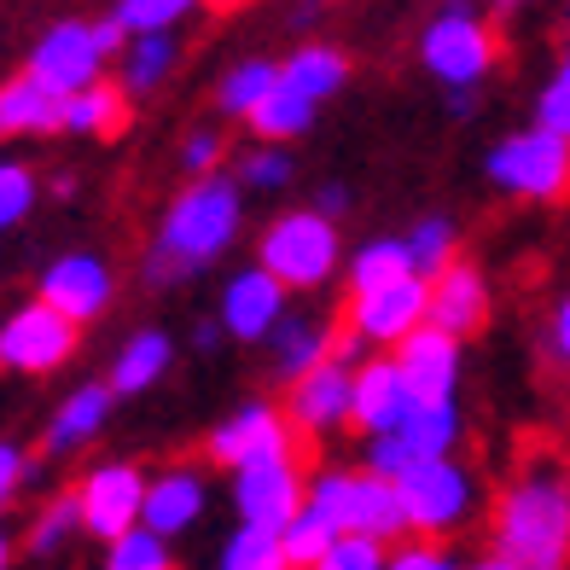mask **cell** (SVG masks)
Instances as JSON below:
<instances>
[{
    "mask_svg": "<svg viewBox=\"0 0 570 570\" xmlns=\"http://www.w3.org/2000/svg\"><path fill=\"white\" fill-rule=\"evenodd\" d=\"M489 553L512 570H564L570 559V483L564 460L535 449L489 512Z\"/></svg>",
    "mask_w": 570,
    "mask_h": 570,
    "instance_id": "obj_1",
    "label": "cell"
},
{
    "mask_svg": "<svg viewBox=\"0 0 570 570\" xmlns=\"http://www.w3.org/2000/svg\"><path fill=\"white\" fill-rule=\"evenodd\" d=\"M23 76H30L41 94H53L59 106H65V99H76L82 88H94L99 76H106V59L94 53L88 18L47 23V30L36 36V47H30V59H23Z\"/></svg>",
    "mask_w": 570,
    "mask_h": 570,
    "instance_id": "obj_11",
    "label": "cell"
},
{
    "mask_svg": "<svg viewBox=\"0 0 570 570\" xmlns=\"http://www.w3.org/2000/svg\"><path fill=\"white\" fill-rule=\"evenodd\" d=\"M344 263V239L338 222H326L315 210H285L263 227L256 239V268H263L285 297L292 292H321Z\"/></svg>",
    "mask_w": 570,
    "mask_h": 570,
    "instance_id": "obj_4",
    "label": "cell"
},
{
    "mask_svg": "<svg viewBox=\"0 0 570 570\" xmlns=\"http://www.w3.org/2000/svg\"><path fill=\"white\" fill-rule=\"evenodd\" d=\"M449 117H478V94H449Z\"/></svg>",
    "mask_w": 570,
    "mask_h": 570,
    "instance_id": "obj_48",
    "label": "cell"
},
{
    "mask_svg": "<svg viewBox=\"0 0 570 570\" xmlns=\"http://www.w3.org/2000/svg\"><path fill=\"white\" fill-rule=\"evenodd\" d=\"M530 128H541V135H553V140H570V65H559L548 82H541Z\"/></svg>",
    "mask_w": 570,
    "mask_h": 570,
    "instance_id": "obj_40",
    "label": "cell"
},
{
    "mask_svg": "<svg viewBox=\"0 0 570 570\" xmlns=\"http://www.w3.org/2000/svg\"><path fill=\"white\" fill-rule=\"evenodd\" d=\"M245 122H250V135L263 140V146H279V151H285L292 140H303L308 128H315V106H308L303 94H292L285 82H274V94H268Z\"/></svg>",
    "mask_w": 570,
    "mask_h": 570,
    "instance_id": "obj_29",
    "label": "cell"
},
{
    "mask_svg": "<svg viewBox=\"0 0 570 570\" xmlns=\"http://www.w3.org/2000/svg\"><path fill=\"white\" fill-rule=\"evenodd\" d=\"M391 361H396V379L413 402H454V391H460V344L454 338L420 326L391 350Z\"/></svg>",
    "mask_w": 570,
    "mask_h": 570,
    "instance_id": "obj_18",
    "label": "cell"
},
{
    "mask_svg": "<svg viewBox=\"0 0 570 570\" xmlns=\"http://www.w3.org/2000/svg\"><path fill=\"white\" fill-rule=\"evenodd\" d=\"M0 570H12V535L0 530Z\"/></svg>",
    "mask_w": 570,
    "mask_h": 570,
    "instance_id": "obj_52",
    "label": "cell"
},
{
    "mask_svg": "<svg viewBox=\"0 0 570 570\" xmlns=\"http://www.w3.org/2000/svg\"><path fill=\"white\" fill-rule=\"evenodd\" d=\"M292 308V297L263 274V268H233V279L222 285V308H216V326L227 332L233 344H263L268 332L279 326V315Z\"/></svg>",
    "mask_w": 570,
    "mask_h": 570,
    "instance_id": "obj_17",
    "label": "cell"
},
{
    "mask_svg": "<svg viewBox=\"0 0 570 570\" xmlns=\"http://www.w3.org/2000/svg\"><path fill=\"white\" fill-rule=\"evenodd\" d=\"M460 570H512V564H501L495 553H483V559H472V564H460Z\"/></svg>",
    "mask_w": 570,
    "mask_h": 570,
    "instance_id": "obj_51",
    "label": "cell"
},
{
    "mask_svg": "<svg viewBox=\"0 0 570 570\" xmlns=\"http://www.w3.org/2000/svg\"><path fill=\"white\" fill-rule=\"evenodd\" d=\"M292 175H297V158H292V151H279V146H250V151H239L233 187H239V193H279V187H292Z\"/></svg>",
    "mask_w": 570,
    "mask_h": 570,
    "instance_id": "obj_34",
    "label": "cell"
},
{
    "mask_svg": "<svg viewBox=\"0 0 570 570\" xmlns=\"http://www.w3.org/2000/svg\"><path fill=\"white\" fill-rule=\"evenodd\" d=\"M407 391L396 379V361L391 355H367L361 367H350V425L361 431V443L367 436H391L407 413Z\"/></svg>",
    "mask_w": 570,
    "mask_h": 570,
    "instance_id": "obj_20",
    "label": "cell"
},
{
    "mask_svg": "<svg viewBox=\"0 0 570 570\" xmlns=\"http://www.w3.org/2000/svg\"><path fill=\"white\" fill-rule=\"evenodd\" d=\"M122 36H175L180 18H193L187 0H122V7L106 12Z\"/></svg>",
    "mask_w": 570,
    "mask_h": 570,
    "instance_id": "obj_35",
    "label": "cell"
},
{
    "mask_svg": "<svg viewBox=\"0 0 570 570\" xmlns=\"http://www.w3.org/2000/svg\"><path fill=\"white\" fill-rule=\"evenodd\" d=\"M279 420H285V431H292L297 443L350 425V367H338V361H321L315 373H303L297 384H285Z\"/></svg>",
    "mask_w": 570,
    "mask_h": 570,
    "instance_id": "obj_16",
    "label": "cell"
},
{
    "mask_svg": "<svg viewBox=\"0 0 570 570\" xmlns=\"http://www.w3.org/2000/svg\"><path fill=\"white\" fill-rule=\"evenodd\" d=\"M193 344H198V350H216V344H222V326H216V321H198Z\"/></svg>",
    "mask_w": 570,
    "mask_h": 570,
    "instance_id": "obj_49",
    "label": "cell"
},
{
    "mask_svg": "<svg viewBox=\"0 0 570 570\" xmlns=\"http://www.w3.org/2000/svg\"><path fill=\"white\" fill-rule=\"evenodd\" d=\"M396 501H402L413 541H449L478 507V478L460 460H420L396 483Z\"/></svg>",
    "mask_w": 570,
    "mask_h": 570,
    "instance_id": "obj_7",
    "label": "cell"
},
{
    "mask_svg": "<svg viewBox=\"0 0 570 570\" xmlns=\"http://www.w3.org/2000/svg\"><path fill=\"white\" fill-rule=\"evenodd\" d=\"M106 420H111V391H106V384H82V391H70L53 407V420H47V454L88 449L94 436L106 431Z\"/></svg>",
    "mask_w": 570,
    "mask_h": 570,
    "instance_id": "obj_24",
    "label": "cell"
},
{
    "mask_svg": "<svg viewBox=\"0 0 570 570\" xmlns=\"http://www.w3.org/2000/svg\"><path fill=\"white\" fill-rule=\"evenodd\" d=\"M222 158H227V140H222V128H216V122L187 128V140H180V169H187L193 180H198V175H216Z\"/></svg>",
    "mask_w": 570,
    "mask_h": 570,
    "instance_id": "obj_41",
    "label": "cell"
},
{
    "mask_svg": "<svg viewBox=\"0 0 570 570\" xmlns=\"http://www.w3.org/2000/svg\"><path fill=\"white\" fill-rule=\"evenodd\" d=\"M111 297H117V274H111L106 256H94V250H65L36 279V303L53 308V315L70 321L76 332L106 315Z\"/></svg>",
    "mask_w": 570,
    "mask_h": 570,
    "instance_id": "obj_12",
    "label": "cell"
},
{
    "mask_svg": "<svg viewBox=\"0 0 570 570\" xmlns=\"http://www.w3.org/2000/svg\"><path fill=\"white\" fill-rule=\"evenodd\" d=\"M285 443H297V436L285 431L279 407L274 402H245L204 436V460H210L216 472H233V465H245V460L268 454V449H285Z\"/></svg>",
    "mask_w": 570,
    "mask_h": 570,
    "instance_id": "obj_19",
    "label": "cell"
},
{
    "mask_svg": "<svg viewBox=\"0 0 570 570\" xmlns=\"http://www.w3.org/2000/svg\"><path fill=\"white\" fill-rule=\"evenodd\" d=\"M308 570H384V548H373V541H355V535H338Z\"/></svg>",
    "mask_w": 570,
    "mask_h": 570,
    "instance_id": "obj_43",
    "label": "cell"
},
{
    "mask_svg": "<svg viewBox=\"0 0 570 570\" xmlns=\"http://www.w3.org/2000/svg\"><path fill=\"white\" fill-rule=\"evenodd\" d=\"M420 65L449 94H478V82L501 65V30L472 7H443L420 36Z\"/></svg>",
    "mask_w": 570,
    "mask_h": 570,
    "instance_id": "obj_5",
    "label": "cell"
},
{
    "mask_svg": "<svg viewBox=\"0 0 570 570\" xmlns=\"http://www.w3.org/2000/svg\"><path fill=\"white\" fill-rule=\"evenodd\" d=\"M332 332H338V326H326L321 315H292V308H285L279 326L263 338L268 361H274V379L297 384L303 373H315L321 361H332Z\"/></svg>",
    "mask_w": 570,
    "mask_h": 570,
    "instance_id": "obj_21",
    "label": "cell"
},
{
    "mask_svg": "<svg viewBox=\"0 0 570 570\" xmlns=\"http://www.w3.org/2000/svg\"><path fill=\"white\" fill-rule=\"evenodd\" d=\"M23 483H36V460L18 443H0V512L23 495Z\"/></svg>",
    "mask_w": 570,
    "mask_h": 570,
    "instance_id": "obj_45",
    "label": "cell"
},
{
    "mask_svg": "<svg viewBox=\"0 0 570 570\" xmlns=\"http://www.w3.org/2000/svg\"><path fill=\"white\" fill-rule=\"evenodd\" d=\"M384 570H460V559L449 553V541H396L384 553Z\"/></svg>",
    "mask_w": 570,
    "mask_h": 570,
    "instance_id": "obj_42",
    "label": "cell"
},
{
    "mask_svg": "<svg viewBox=\"0 0 570 570\" xmlns=\"http://www.w3.org/2000/svg\"><path fill=\"white\" fill-rule=\"evenodd\" d=\"M88 36H94V53L106 59V65H117V59H122V47H128V36L117 30L111 18H94V23H88Z\"/></svg>",
    "mask_w": 570,
    "mask_h": 570,
    "instance_id": "obj_46",
    "label": "cell"
},
{
    "mask_svg": "<svg viewBox=\"0 0 570 570\" xmlns=\"http://www.w3.org/2000/svg\"><path fill=\"white\" fill-rule=\"evenodd\" d=\"M216 570H285V559H279V541H274V535H263V530H233V535L222 541Z\"/></svg>",
    "mask_w": 570,
    "mask_h": 570,
    "instance_id": "obj_39",
    "label": "cell"
},
{
    "mask_svg": "<svg viewBox=\"0 0 570 570\" xmlns=\"http://www.w3.org/2000/svg\"><path fill=\"white\" fill-rule=\"evenodd\" d=\"M425 326V279H396L373 297H355L350 315H344V332L361 344V350H396L407 332Z\"/></svg>",
    "mask_w": 570,
    "mask_h": 570,
    "instance_id": "obj_14",
    "label": "cell"
},
{
    "mask_svg": "<svg viewBox=\"0 0 570 570\" xmlns=\"http://www.w3.org/2000/svg\"><path fill=\"white\" fill-rule=\"evenodd\" d=\"M274 82H279V65L274 59H239L222 82H216V111H227V117H250L263 99L274 94Z\"/></svg>",
    "mask_w": 570,
    "mask_h": 570,
    "instance_id": "obj_30",
    "label": "cell"
},
{
    "mask_svg": "<svg viewBox=\"0 0 570 570\" xmlns=\"http://www.w3.org/2000/svg\"><path fill=\"white\" fill-rule=\"evenodd\" d=\"M483 175H489V187H501L512 198L553 204V198H564V180H570V146L541 135V128H518V135L489 146Z\"/></svg>",
    "mask_w": 570,
    "mask_h": 570,
    "instance_id": "obj_8",
    "label": "cell"
},
{
    "mask_svg": "<svg viewBox=\"0 0 570 570\" xmlns=\"http://www.w3.org/2000/svg\"><path fill=\"white\" fill-rule=\"evenodd\" d=\"M396 443L413 454V460H454V443H460V407L454 402H407L402 425L391 431Z\"/></svg>",
    "mask_w": 570,
    "mask_h": 570,
    "instance_id": "obj_26",
    "label": "cell"
},
{
    "mask_svg": "<svg viewBox=\"0 0 570 570\" xmlns=\"http://www.w3.org/2000/svg\"><path fill=\"white\" fill-rule=\"evenodd\" d=\"M303 507L321 512L338 535L373 541V548H384V553H391L396 541H407V518H402V501H396V483H379L367 472H355V465H321V472H308Z\"/></svg>",
    "mask_w": 570,
    "mask_h": 570,
    "instance_id": "obj_3",
    "label": "cell"
},
{
    "mask_svg": "<svg viewBox=\"0 0 570 570\" xmlns=\"http://www.w3.org/2000/svg\"><path fill=\"white\" fill-rule=\"evenodd\" d=\"M350 70H355V65H350L344 47H332V41H303L292 59H279V82L292 88V94H303L308 106H321V99L344 94Z\"/></svg>",
    "mask_w": 570,
    "mask_h": 570,
    "instance_id": "obj_22",
    "label": "cell"
},
{
    "mask_svg": "<svg viewBox=\"0 0 570 570\" xmlns=\"http://www.w3.org/2000/svg\"><path fill=\"white\" fill-rule=\"evenodd\" d=\"M239 222H245V193L233 187V175H198L187 180L169 210L158 222V239L146 250V285H180L193 279L198 268H210L222 250H233L239 239Z\"/></svg>",
    "mask_w": 570,
    "mask_h": 570,
    "instance_id": "obj_2",
    "label": "cell"
},
{
    "mask_svg": "<svg viewBox=\"0 0 570 570\" xmlns=\"http://www.w3.org/2000/svg\"><path fill=\"white\" fill-rule=\"evenodd\" d=\"M344 210H350V187H344V180H321V193H315V216L338 222Z\"/></svg>",
    "mask_w": 570,
    "mask_h": 570,
    "instance_id": "obj_47",
    "label": "cell"
},
{
    "mask_svg": "<svg viewBox=\"0 0 570 570\" xmlns=\"http://www.w3.org/2000/svg\"><path fill=\"white\" fill-rule=\"evenodd\" d=\"M30 135H59V99L41 94L18 70L0 82V140H30Z\"/></svg>",
    "mask_w": 570,
    "mask_h": 570,
    "instance_id": "obj_27",
    "label": "cell"
},
{
    "mask_svg": "<svg viewBox=\"0 0 570 570\" xmlns=\"http://www.w3.org/2000/svg\"><path fill=\"white\" fill-rule=\"evenodd\" d=\"M413 268H407L402 239H367V245L350 256V303L355 297H373V292H384V285H396Z\"/></svg>",
    "mask_w": 570,
    "mask_h": 570,
    "instance_id": "obj_31",
    "label": "cell"
},
{
    "mask_svg": "<svg viewBox=\"0 0 570 570\" xmlns=\"http://www.w3.org/2000/svg\"><path fill=\"white\" fill-rule=\"evenodd\" d=\"M402 250H407L413 279H431V274H443V268L454 263V250H460V227H454L449 216H420V222H413V233L402 239Z\"/></svg>",
    "mask_w": 570,
    "mask_h": 570,
    "instance_id": "obj_32",
    "label": "cell"
},
{
    "mask_svg": "<svg viewBox=\"0 0 570 570\" xmlns=\"http://www.w3.org/2000/svg\"><path fill=\"white\" fill-rule=\"evenodd\" d=\"M140 495H146V472L135 460H99L82 472V483L70 489L76 501V530L94 541H111L140 530Z\"/></svg>",
    "mask_w": 570,
    "mask_h": 570,
    "instance_id": "obj_9",
    "label": "cell"
},
{
    "mask_svg": "<svg viewBox=\"0 0 570 570\" xmlns=\"http://www.w3.org/2000/svg\"><path fill=\"white\" fill-rule=\"evenodd\" d=\"M303 483H308V465H303L297 443L233 465V512H239V530L279 535L303 512Z\"/></svg>",
    "mask_w": 570,
    "mask_h": 570,
    "instance_id": "obj_6",
    "label": "cell"
},
{
    "mask_svg": "<svg viewBox=\"0 0 570 570\" xmlns=\"http://www.w3.org/2000/svg\"><path fill=\"white\" fill-rule=\"evenodd\" d=\"M274 541H279L285 570H308V564H315V559L332 548V541H338V530H332L321 512H308V507H303V512H297V518H292V524H285Z\"/></svg>",
    "mask_w": 570,
    "mask_h": 570,
    "instance_id": "obj_33",
    "label": "cell"
},
{
    "mask_svg": "<svg viewBox=\"0 0 570 570\" xmlns=\"http://www.w3.org/2000/svg\"><path fill=\"white\" fill-rule=\"evenodd\" d=\"M204 507H210V478L204 465H164V472H146V495H140V530L175 541L187 535Z\"/></svg>",
    "mask_w": 570,
    "mask_h": 570,
    "instance_id": "obj_15",
    "label": "cell"
},
{
    "mask_svg": "<svg viewBox=\"0 0 570 570\" xmlns=\"http://www.w3.org/2000/svg\"><path fill=\"white\" fill-rule=\"evenodd\" d=\"M489 308H495V292H489L483 268L465 263V256H454L443 274L425 279V326L454 338V344L478 338V332L489 326Z\"/></svg>",
    "mask_w": 570,
    "mask_h": 570,
    "instance_id": "obj_13",
    "label": "cell"
},
{
    "mask_svg": "<svg viewBox=\"0 0 570 570\" xmlns=\"http://www.w3.org/2000/svg\"><path fill=\"white\" fill-rule=\"evenodd\" d=\"M82 350V332L70 321H59L53 308H41L36 297L18 303L12 315H0V373L18 379H47Z\"/></svg>",
    "mask_w": 570,
    "mask_h": 570,
    "instance_id": "obj_10",
    "label": "cell"
},
{
    "mask_svg": "<svg viewBox=\"0 0 570 570\" xmlns=\"http://www.w3.org/2000/svg\"><path fill=\"white\" fill-rule=\"evenodd\" d=\"M53 198H76V175H70V169L53 175Z\"/></svg>",
    "mask_w": 570,
    "mask_h": 570,
    "instance_id": "obj_50",
    "label": "cell"
},
{
    "mask_svg": "<svg viewBox=\"0 0 570 570\" xmlns=\"http://www.w3.org/2000/svg\"><path fill=\"white\" fill-rule=\"evenodd\" d=\"M535 350H541V367H548V373H564V361H570V303H564V297L548 308Z\"/></svg>",
    "mask_w": 570,
    "mask_h": 570,
    "instance_id": "obj_44",
    "label": "cell"
},
{
    "mask_svg": "<svg viewBox=\"0 0 570 570\" xmlns=\"http://www.w3.org/2000/svg\"><path fill=\"white\" fill-rule=\"evenodd\" d=\"M41 204V180L30 164H12V158H0V233L18 227V222H30V210Z\"/></svg>",
    "mask_w": 570,
    "mask_h": 570,
    "instance_id": "obj_37",
    "label": "cell"
},
{
    "mask_svg": "<svg viewBox=\"0 0 570 570\" xmlns=\"http://www.w3.org/2000/svg\"><path fill=\"white\" fill-rule=\"evenodd\" d=\"M169 367H175L169 332H135V338L117 350V361H111L106 391H111V402H117V396H140V391H151V384H158Z\"/></svg>",
    "mask_w": 570,
    "mask_h": 570,
    "instance_id": "obj_25",
    "label": "cell"
},
{
    "mask_svg": "<svg viewBox=\"0 0 570 570\" xmlns=\"http://www.w3.org/2000/svg\"><path fill=\"white\" fill-rule=\"evenodd\" d=\"M180 65V41L175 36H128L122 47V59H117V88L135 99V94H151V88H164L169 76Z\"/></svg>",
    "mask_w": 570,
    "mask_h": 570,
    "instance_id": "obj_28",
    "label": "cell"
},
{
    "mask_svg": "<svg viewBox=\"0 0 570 570\" xmlns=\"http://www.w3.org/2000/svg\"><path fill=\"white\" fill-rule=\"evenodd\" d=\"M128 94L111 82V76H99L94 88H82L76 99L59 106V135H88V140H117L128 128Z\"/></svg>",
    "mask_w": 570,
    "mask_h": 570,
    "instance_id": "obj_23",
    "label": "cell"
},
{
    "mask_svg": "<svg viewBox=\"0 0 570 570\" xmlns=\"http://www.w3.org/2000/svg\"><path fill=\"white\" fill-rule=\"evenodd\" d=\"M70 535H82V530H76V501H70V489H59V495L30 518V530H23V548H30L36 559H47V553H59Z\"/></svg>",
    "mask_w": 570,
    "mask_h": 570,
    "instance_id": "obj_36",
    "label": "cell"
},
{
    "mask_svg": "<svg viewBox=\"0 0 570 570\" xmlns=\"http://www.w3.org/2000/svg\"><path fill=\"white\" fill-rule=\"evenodd\" d=\"M99 570H175V553H169V541L146 535V530H128L106 548V564Z\"/></svg>",
    "mask_w": 570,
    "mask_h": 570,
    "instance_id": "obj_38",
    "label": "cell"
}]
</instances>
